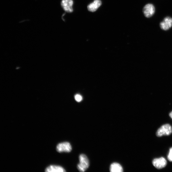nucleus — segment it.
Segmentation results:
<instances>
[{
    "instance_id": "nucleus-1",
    "label": "nucleus",
    "mask_w": 172,
    "mask_h": 172,
    "mask_svg": "<svg viewBox=\"0 0 172 172\" xmlns=\"http://www.w3.org/2000/svg\"><path fill=\"white\" fill-rule=\"evenodd\" d=\"M79 163L77 166V168L80 172H84L89 168V162L87 156L85 154H81L79 156Z\"/></svg>"
},
{
    "instance_id": "nucleus-2",
    "label": "nucleus",
    "mask_w": 172,
    "mask_h": 172,
    "mask_svg": "<svg viewBox=\"0 0 172 172\" xmlns=\"http://www.w3.org/2000/svg\"><path fill=\"white\" fill-rule=\"evenodd\" d=\"M172 132V128L169 124H166L162 126L156 133L157 137H161L163 136H168Z\"/></svg>"
},
{
    "instance_id": "nucleus-3",
    "label": "nucleus",
    "mask_w": 172,
    "mask_h": 172,
    "mask_svg": "<svg viewBox=\"0 0 172 172\" xmlns=\"http://www.w3.org/2000/svg\"><path fill=\"white\" fill-rule=\"evenodd\" d=\"M57 150L59 152H69L72 150V147L68 142H64L58 144L57 147Z\"/></svg>"
},
{
    "instance_id": "nucleus-4",
    "label": "nucleus",
    "mask_w": 172,
    "mask_h": 172,
    "mask_svg": "<svg viewBox=\"0 0 172 172\" xmlns=\"http://www.w3.org/2000/svg\"><path fill=\"white\" fill-rule=\"evenodd\" d=\"M155 9L154 6L152 4H148L144 7L143 12L145 16L147 18L152 17L154 14Z\"/></svg>"
},
{
    "instance_id": "nucleus-5",
    "label": "nucleus",
    "mask_w": 172,
    "mask_h": 172,
    "mask_svg": "<svg viewBox=\"0 0 172 172\" xmlns=\"http://www.w3.org/2000/svg\"><path fill=\"white\" fill-rule=\"evenodd\" d=\"M61 4L64 11L69 13L73 12V2L72 0H62Z\"/></svg>"
},
{
    "instance_id": "nucleus-6",
    "label": "nucleus",
    "mask_w": 172,
    "mask_h": 172,
    "mask_svg": "<svg viewBox=\"0 0 172 172\" xmlns=\"http://www.w3.org/2000/svg\"><path fill=\"white\" fill-rule=\"evenodd\" d=\"M153 165L157 169H161L165 167L167 165V161L163 157L156 159L152 161Z\"/></svg>"
},
{
    "instance_id": "nucleus-7",
    "label": "nucleus",
    "mask_w": 172,
    "mask_h": 172,
    "mask_svg": "<svg viewBox=\"0 0 172 172\" xmlns=\"http://www.w3.org/2000/svg\"><path fill=\"white\" fill-rule=\"evenodd\" d=\"M160 28L164 31H167L172 26V19L170 17L164 18L160 24Z\"/></svg>"
},
{
    "instance_id": "nucleus-8",
    "label": "nucleus",
    "mask_w": 172,
    "mask_h": 172,
    "mask_svg": "<svg viewBox=\"0 0 172 172\" xmlns=\"http://www.w3.org/2000/svg\"><path fill=\"white\" fill-rule=\"evenodd\" d=\"M102 3L100 0H95L93 2L87 6L88 10L91 12H94L101 5Z\"/></svg>"
},
{
    "instance_id": "nucleus-9",
    "label": "nucleus",
    "mask_w": 172,
    "mask_h": 172,
    "mask_svg": "<svg viewBox=\"0 0 172 172\" xmlns=\"http://www.w3.org/2000/svg\"><path fill=\"white\" fill-rule=\"evenodd\" d=\"M46 172H65V169L62 167L57 166L51 165L47 167L45 170Z\"/></svg>"
},
{
    "instance_id": "nucleus-10",
    "label": "nucleus",
    "mask_w": 172,
    "mask_h": 172,
    "mask_svg": "<svg viewBox=\"0 0 172 172\" xmlns=\"http://www.w3.org/2000/svg\"><path fill=\"white\" fill-rule=\"evenodd\" d=\"M110 170L111 172H122L123 171V169L120 164L114 163L111 164Z\"/></svg>"
},
{
    "instance_id": "nucleus-11",
    "label": "nucleus",
    "mask_w": 172,
    "mask_h": 172,
    "mask_svg": "<svg viewBox=\"0 0 172 172\" xmlns=\"http://www.w3.org/2000/svg\"><path fill=\"white\" fill-rule=\"evenodd\" d=\"M75 99L77 101L80 102L82 100V97L80 95L77 94L75 96Z\"/></svg>"
},
{
    "instance_id": "nucleus-12",
    "label": "nucleus",
    "mask_w": 172,
    "mask_h": 172,
    "mask_svg": "<svg viewBox=\"0 0 172 172\" xmlns=\"http://www.w3.org/2000/svg\"><path fill=\"white\" fill-rule=\"evenodd\" d=\"M168 159L170 162H172V148L170 149L169 153L168 156Z\"/></svg>"
},
{
    "instance_id": "nucleus-13",
    "label": "nucleus",
    "mask_w": 172,
    "mask_h": 172,
    "mask_svg": "<svg viewBox=\"0 0 172 172\" xmlns=\"http://www.w3.org/2000/svg\"><path fill=\"white\" fill-rule=\"evenodd\" d=\"M169 115L170 117L172 119V112Z\"/></svg>"
}]
</instances>
